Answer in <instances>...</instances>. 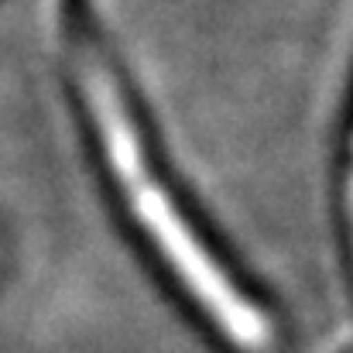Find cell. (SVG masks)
<instances>
[{"label": "cell", "instance_id": "1", "mask_svg": "<svg viewBox=\"0 0 353 353\" xmlns=\"http://www.w3.org/2000/svg\"><path fill=\"white\" fill-rule=\"evenodd\" d=\"M59 38L79 114L90 123L103 172L110 175L137 234L175 278L182 295L234 350H268L274 336L268 316L230 278L227 264H220V257L192 227L189 213L179 206L172 185L161 179L151 141L137 120L107 38L100 34V24L83 0L62 3Z\"/></svg>", "mask_w": 353, "mask_h": 353}, {"label": "cell", "instance_id": "2", "mask_svg": "<svg viewBox=\"0 0 353 353\" xmlns=\"http://www.w3.org/2000/svg\"><path fill=\"white\" fill-rule=\"evenodd\" d=\"M343 213H347V227H350L353 243V137H350V161H347V179H343ZM353 353V350H347Z\"/></svg>", "mask_w": 353, "mask_h": 353}]
</instances>
